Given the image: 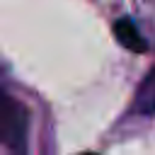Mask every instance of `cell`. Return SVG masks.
Instances as JSON below:
<instances>
[{"label":"cell","mask_w":155,"mask_h":155,"mask_svg":"<svg viewBox=\"0 0 155 155\" xmlns=\"http://www.w3.org/2000/svg\"><path fill=\"white\" fill-rule=\"evenodd\" d=\"M114 36L119 39V44L133 53H145L148 51V41L143 39V34L138 31L136 22L128 19V17H121L114 22Z\"/></svg>","instance_id":"cell-2"},{"label":"cell","mask_w":155,"mask_h":155,"mask_svg":"<svg viewBox=\"0 0 155 155\" xmlns=\"http://www.w3.org/2000/svg\"><path fill=\"white\" fill-rule=\"evenodd\" d=\"M27 133H29L27 107L0 87V140L12 150V155H24Z\"/></svg>","instance_id":"cell-1"},{"label":"cell","mask_w":155,"mask_h":155,"mask_svg":"<svg viewBox=\"0 0 155 155\" xmlns=\"http://www.w3.org/2000/svg\"><path fill=\"white\" fill-rule=\"evenodd\" d=\"M133 109L138 114H143V116H153L155 114V68L138 85L136 97H133Z\"/></svg>","instance_id":"cell-3"}]
</instances>
